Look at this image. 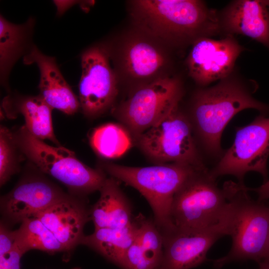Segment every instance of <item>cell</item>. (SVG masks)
<instances>
[{
	"label": "cell",
	"instance_id": "cell-1",
	"mask_svg": "<svg viewBox=\"0 0 269 269\" xmlns=\"http://www.w3.org/2000/svg\"><path fill=\"white\" fill-rule=\"evenodd\" d=\"M252 90L228 76L214 86L198 91L194 96L189 114L197 145L206 155L220 159L225 151L221 146L223 132L238 113L247 109L266 116L269 105L256 100Z\"/></svg>",
	"mask_w": 269,
	"mask_h": 269
},
{
	"label": "cell",
	"instance_id": "cell-2",
	"mask_svg": "<svg viewBox=\"0 0 269 269\" xmlns=\"http://www.w3.org/2000/svg\"><path fill=\"white\" fill-rule=\"evenodd\" d=\"M231 206L229 234L232 238L228 254L213 260L215 268L229 263L265 259L269 247V204L255 201L244 183L226 181L223 185Z\"/></svg>",
	"mask_w": 269,
	"mask_h": 269
},
{
	"label": "cell",
	"instance_id": "cell-3",
	"mask_svg": "<svg viewBox=\"0 0 269 269\" xmlns=\"http://www.w3.org/2000/svg\"><path fill=\"white\" fill-rule=\"evenodd\" d=\"M99 167L144 196L152 210L153 221L161 234L174 230L170 211L175 194L196 170H200L177 163L132 167L103 162Z\"/></svg>",
	"mask_w": 269,
	"mask_h": 269
},
{
	"label": "cell",
	"instance_id": "cell-4",
	"mask_svg": "<svg viewBox=\"0 0 269 269\" xmlns=\"http://www.w3.org/2000/svg\"><path fill=\"white\" fill-rule=\"evenodd\" d=\"M12 133L24 156L42 172L63 184L74 195L99 191L107 179L106 173L100 168L86 165L67 148L46 143L32 135L24 125Z\"/></svg>",
	"mask_w": 269,
	"mask_h": 269
},
{
	"label": "cell",
	"instance_id": "cell-5",
	"mask_svg": "<svg viewBox=\"0 0 269 269\" xmlns=\"http://www.w3.org/2000/svg\"><path fill=\"white\" fill-rule=\"evenodd\" d=\"M132 4L137 20L158 34L201 38L215 34L220 28L216 11L199 0H138Z\"/></svg>",
	"mask_w": 269,
	"mask_h": 269
},
{
	"label": "cell",
	"instance_id": "cell-6",
	"mask_svg": "<svg viewBox=\"0 0 269 269\" xmlns=\"http://www.w3.org/2000/svg\"><path fill=\"white\" fill-rule=\"evenodd\" d=\"M208 168L196 170L175 194L170 216L174 231L192 234L218 224L229 202L224 189L218 187Z\"/></svg>",
	"mask_w": 269,
	"mask_h": 269
},
{
	"label": "cell",
	"instance_id": "cell-7",
	"mask_svg": "<svg viewBox=\"0 0 269 269\" xmlns=\"http://www.w3.org/2000/svg\"><path fill=\"white\" fill-rule=\"evenodd\" d=\"M134 141L155 164L177 163L198 169L207 168L191 125L186 115L180 110L179 104Z\"/></svg>",
	"mask_w": 269,
	"mask_h": 269
},
{
	"label": "cell",
	"instance_id": "cell-8",
	"mask_svg": "<svg viewBox=\"0 0 269 269\" xmlns=\"http://www.w3.org/2000/svg\"><path fill=\"white\" fill-rule=\"evenodd\" d=\"M266 116L261 114L249 125L236 128L232 146L209 170L213 177L231 175L242 183L247 173L255 171L262 175L264 182L268 181L269 118Z\"/></svg>",
	"mask_w": 269,
	"mask_h": 269
},
{
	"label": "cell",
	"instance_id": "cell-9",
	"mask_svg": "<svg viewBox=\"0 0 269 269\" xmlns=\"http://www.w3.org/2000/svg\"><path fill=\"white\" fill-rule=\"evenodd\" d=\"M182 94L178 79L167 77L158 78L137 90L113 110V114L134 140L178 104Z\"/></svg>",
	"mask_w": 269,
	"mask_h": 269
},
{
	"label": "cell",
	"instance_id": "cell-10",
	"mask_svg": "<svg viewBox=\"0 0 269 269\" xmlns=\"http://www.w3.org/2000/svg\"><path fill=\"white\" fill-rule=\"evenodd\" d=\"M81 60L80 108L86 117L96 118L113 105L118 94L116 77L109 62L108 53L101 46L85 50Z\"/></svg>",
	"mask_w": 269,
	"mask_h": 269
},
{
	"label": "cell",
	"instance_id": "cell-11",
	"mask_svg": "<svg viewBox=\"0 0 269 269\" xmlns=\"http://www.w3.org/2000/svg\"><path fill=\"white\" fill-rule=\"evenodd\" d=\"M230 212L216 225L199 232L186 234L173 231L161 234L163 254V269H190L207 260V252L220 238L229 234Z\"/></svg>",
	"mask_w": 269,
	"mask_h": 269
},
{
	"label": "cell",
	"instance_id": "cell-12",
	"mask_svg": "<svg viewBox=\"0 0 269 269\" xmlns=\"http://www.w3.org/2000/svg\"><path fill=\"white\" fill-rule=\"evenodd\" d=\"M243 50L231 35L220 40L199 38L194 41L188 57L189 74L202 85L222 80L231 73Z\"/></svg>",
	"mask_w": 269,
	"mask_h": 269
},
{
	"label": "cell",
	"instance_id": "cell-13",
	"mask_svg": "<svg viewBox=\"0 0 269 269\" xmlns=\"http://www.w3.org/2000/svg\"><path fill=\"white\" fill-rule=\"evenodd\" d=\"M67 195L45 178L28 176L21 179L11 191L1 197V211L10 223H21Z\"/></svg>",
	"mask_w": 269,
	"mask_h": 269
},
{
	"label": "cell",
	"instance_id": "cell-14",
	"mask_svg": "<svg viewBox=\"0 0 269 269\" xmlns=\"http://www.w3.org/2000/svg\"><path fill=\"white\" fill-rule=\"evenodd\" d=\"M23 62L37 66L40 72L39 95L52 109L68 115L80 109L79 99L62 75L54 57L43 54L33 44L23 57Z\"/></svg>",
	"mask_w": 269,
	"mask_h": 269
},
{
	"label": "cell",
	"instance_id": "cell-15",
	"mask_svg": "<svg viewBox=\"0 0 269 269\" xmlns=\"http://www.w3.org/2000/svg\"><path fill=\"white\" fill-rule=\"evenodd\" d=\"M33 217L39 219L69 251L81 244L90 214L83 202L68 195Z\"/></svg>",
	"mask_w": 269,
	"mask_h": 269
},
{
	"label": "cell",
	"instance_id": "cell-16",
	"mask_svg": "<svg viewBox=\"0 0 269 269\" xmlns=\"http://www.w3.org/2000/svg\"><path fill=\"white\" fill-rule=\"evenodd\" d=\"M223 25L227 31L250 37L269 49V9L266 0L233 2L224 13Z\"/></svg>",
	"mask_w": 269,
	"mask_h": 269
},
{
	"label": "cell",
	"instance_id": "cell-17",
	"mask_svg": "<svg viewBox=\"0 0 269 269\" xmlns=\"http://www.w3.org/2000/svg\"><path fill=\"white\" fill-rule=\"evenodd\" d=\"M2 106L8 118H16L18 115H21L25 121L24 126L32 135L41 140H50L59 146L53 128V109L39 95L25 96L10 93L3 100Z\"/></svg>",
	"mask_w": 269,
	"mask_h": 269
},
{
	"label": "cell",
	"instance_id": "cell-18",
	"mask_svg": "<svg viewBox=\"0 0 269 269\" xmlns=\"http://www.w3.org/2000/svg\"><path fill=\"white\" fill-rule=\"evenodd\" d=\"M136 235L128 249L123 269H157L161 267L163 254V238L153 221L139 214L135 218Z\"/></svg>",
	"mask_w": 269,
	"mask_h": 269
},
{
	"label": "cell",
	"instance_id": "cell-19",
	"mask_svg": "<svg viewBox=\"0 0 269 269\" xmlns=\"http://www.w3.org/2000/svg\"><path fill=\"white\" fill-rule=\"evenodd\" d=\"M99 191L100 197L90 210L95 229L121 228L131 225L134 220L131 207L118 181L107 178Z\"/></svg>",
	"mask_w": 269,
	"mask_h": 269
},
{
	"label": "cell",
	"instance_id": "cell-20",
	"mask_svg": "<svg viewBox=\"0 0 269 269\" xmlns=\"http://www.w3.org/2000/svg\"><path fill=\"white\" fill-rule=\"evenodd\" d=\"M34 24L32 17L23 24H16L0 16V78L1 85L8 91V78L12 67L33 44Z\"/></svg>",
	"mask_w": 269,
	"mask_h": 269
},
{
	"label": "cell",
	"instance_id": "cell-21",
	"mask_svg": "<svg viewBox=\"0 0 269 269\" xmlns=\"http://www.w3.org/2000/svg\"><path fill=\"white\" fill-rule=\"evenodd\" d=\"M137 228L134 218L132 223L126 227L95 229L92 234L84 236L81 244L96 251L122 268L127 251L136 235Z\"/></svg>",
	"mask_w": 269,
	"mask_h": 269
},
{
	"label": "cell",
	"instance_id": "cell-22",
	"mask_svg": "<svg viewBox=\"0 0 269 269\" xmlns=\"http://www.w3.org/2000/svg\"><path fill=\"white\" fill-rule=\"evenodd\" d=\"M133 141L131 133L123 125L113 123L96 128L89 137L93 150L109 159L122 156L131 148Z\"/></svg>",
	"mask_w": 269,
	"mask_h": 269
},
{
	"label": "cell",
	"instance_id": "cell-23",
	"mask_svg": "<svg viewBox=\"0 0 269 269\" xmlns=\"http://www.w3.org/2000/svg\"><path fill=\"white\" fill-rule=\"evenodd\" d=\"M125 66L133 77L144 78L156 73L164 65L165 59L161 51L149 42L133 41L124 53Z\"/></svg>",
	"mask_w": 269,
	"mask_h": 269
},
{
	"label": "cell",
	"instance_id": "cell-24",
	"mask_svg": "<svg viewBox=\"0 0 269 269\" xmlns=\"http://www.w3.org/2000/svg\"><path fill=\"white\" fill-rule=\"evenodd\" d=\"M16 230V245L25 254L38 250L50 254L66 252L63 245L37 218L24 220Z\"/></svg>",
	"mask_w": 269,
	"mask_h": 269
},
{
	"label": "cell",
	"instance_id": "cell-25",
	"mask_svg": "<svg viewBox=\"0 0 269 269\" xmlns=\"http://www.w3.org/2000/svg\"><path fill=\"white\" fill-rule=\"evenodd\" d=\"M25 156L17 146L12 131L7 127L0 128V185L5 184L20 169Z\"/></svg>",
	"mask_w": 269,
	"mask_h": 269
},
{
	"label": "cell",
	"instance_id": "cell-26",
	"mask_svg": "<svg viewBox=\"0 0 269 269\" xmlns=\"http://www.w3.org/2000/svg\"><path fill=\"white\" fill-rule=\"evenodd\" d=\"M16 236L15 231L10 229L3 222L0 226V256L11 251L15 246Z\"/></svg>",
	"mask_w": 269,
	"mask_h": 269
},
{
	"label": "cell",
	"instance_id": "cell-27",
	"mask_svg": "<svg viewBox=\"0 0 269 269\" xmlns=\"http://www.w3.org/2000/svg\"><path fill=\"white\" fill-rule=\"evenodd\" d=\"M24 254L15 243L11 251L0 256V269H20V261Z\"/></svg>",
	"mask_w": 269,
	"mask_h": 269
},
{
	"label": "cell",
	"instance_id": "cell-28",
	"mask_svg": "<svg viewBox=\"0 0 269 269\" xmlns=\"http://www.w3.org/2000/svg\"><path fill=\"white\" fill-rule=\"evenodd\" d=\"M250 191H254L256 192L258 195V201H266L269 199V179L260 187L256 188H249Z\"/></svg>",
	"mask_w": 269,
	"mask_h": 269
},
{
	"label": "cell",
	"instance_id": "cell-29",
	"mask_svg": "<svg viewBox=\"0 0 269 269\" xmlns=\"http://www.w3.org/2000/svg\"><path fill=\"white\" fill-rule=\"evenodd\" d=\"M260 268L259 269H269V263L266 262H262L259 263Z\"/></svg>",
	"mask_w": 269,
	"mask_h": 269
},
{
	"label": "cell",
	"instance_id": "cell-30",
	"mask_svg": "<svg viewBox=\"0 0 269 269\" xmlns=\"http://www.w3.org/2000/svg\"><path fill=\"white\" fill-rule=\"evenodd\" d=\"M262 262H267V263H269V249H268V252H267V254L266 255V256L265 259L264 260V261H262Z\"/></svg>",
	"mask_w": 269,
	"mask_h": 269
},
{
	"label": "cell",
	"instance_id": "cell-31",
	"mask_svg": "<svg viewBox=\"0 0 269 269\" xmlns=\"http://www.w3.org/2000/svg\"><path fill=\"white\" fill-rule=\"evenodd\" d=\"M266 4L269 9V0H266Z\"/></svg>",
	"mask_w": 269,
	"mask_h": 269
},
{
	"label": "cell",
	"instance_id": "cell-32",
	"mask_svg": "<svg viewBox=\"0 0 269 269\" xmlns=\"http://www.w3.org/2000/svg\"><path fill=\"white\" fill-rule=\"evenodd\" d=\"M73 269H81L80 268H73Z\"/></svg>",
	"mask_w": 269,
	"mask_h": 269
},
{
	"label": "cell",
	"instance_id": "cell-33",
	"mask_svg": "<svg viewBox=\"0 0 269 269\" xmlns=\"http://www.w3.org/2000/svg\"><path fill=\"white\" fill-rule=\"evenodd\" d=\"M157 269H163L161 267H159V268H158Z\"/></svg>",
	"mask_w": 269,
	"mask_h": 269
}]
</instances>
